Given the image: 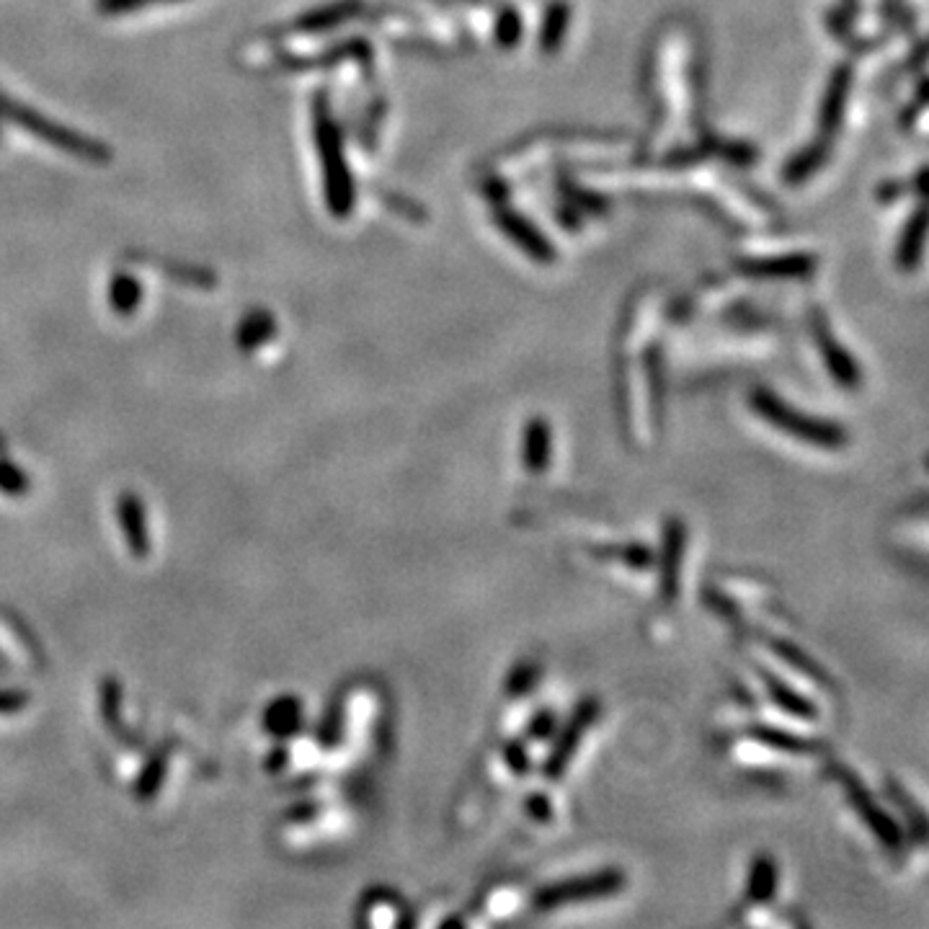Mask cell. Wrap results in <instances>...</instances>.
Wrapping results in <instances>:
<instances>
[{"label": "cell", "mask_w": 929, "mask_h": 929, "mask_svg": "<svg viewBox=\"0 0 929 929\" xmlns=\"http://www.w3.org/2000/svg\"><path fill=\"white\" fill-rule=\"evenodd\" d=\"M117 519H119V527H122V533H124V540H127L130 553L139 558V561H143V558H148L150 555L148 516H145L143 501H139L132 491L119 496Z\"/></svg>", "instance_id": "30bf717a"}, {"label": "cell", "mask_w": 929, "mask_h": 929, "mask_svg": "<svg viewBox=\"0 0 929 929\" xmlns=\"http://www.w3.org/2000/svg\"><path fill=\"white\" fill-rule=\"evenodd\" d=\"M29 705V695L19 689H0V716H16Z\"/></svg>", "instance_id": "1f68e13d"}, {"label": "cell", "mask_w": 929, "mask_h": 929, "mask_svg": "<svg viewBox=\"0 0 929 929\" xmlns=\"http://www.w3.org/2000/svg\"><path fill=\"white\" fill-rule=\"evenodd\" d=\"M849 88H852V70L836 68L834 75H831L829 90L827 96H823V107H821V135L827 139L840 130L844 107H847V99H849Z\"/></svg>", "instance_id": "8fae6325"}, {"label": "cell", "mask_w": 929, "mask_h": 929, "mask_svg": "<svg viewBox=\"0 0 929 929\" xmlns=\"http://www.w3.org/2000/svg\"><path fill=\"white\" fill-rule=\"evenodd\" d=\"M814 337H816V344H819V352L823 356V362H827L831 377H834V380L840 382L842 388L860 386V380H863L860 367H857V362L852 359L847 349H844L840 341L831 337L829 323H823L821 318H816Z\"/></svg>", "instance_id": "9c48e42d"}, {"label": "cell", "mask_w": 929, "mask_h": 929, "mask_svg": "<svg viewBox=\"0 0 929 929\" xmlns=\"http://www.w3.org/2000/svg\"><path fill=\"white\" fill-rule=\"evenodd\" d=\"M139 300H143V288L135 277L130 274H117L111 279L109 288V303L114 307L117 316H132L137 310Z\"/></svg>", "instance_id": "cb8c5ba5"}, {"label": "cell", "mask_w": 929, "mask_h": 929, "mask_svg": "<svg viewBox=\"0 0 929 929\" xmlns=\"http://www.w3.org/2000/svg\"><path fill=\"white\" fill-rule=\"evenodd\" d=\"M885 795H889V798L901 808V814H904L906 819H909L912 834L917 836L919 842H925V836H927V819H925V811H921V808H919V803L914 800L912 795L906 793L904 787H901V782L893 780V778L885 780Z\"/></svg>", "instance_id": "603a6c76"}, {"label": "cell", "mask_w": 929, "mask_h": 929, "mask_svg": "<svg viewBox=\"0 0 929 929\" xmlns=\"http://www.w3.org/2000/svg\"><path fill=\"white\" fill-rule=\"evenodd\" d=\"M303 725V702L297 697H279L264 712V731L271 733L274 738L295 736Z\"/></svg>", "instance_id": "5bb4252c"}, {"label": "cell", "mask_w": 929, "mask_h": 929, "mask_svg": "<svg viewBox=\"0 0 929 929\" xmlns=\"http://www.w3.org/2000/svg\"><path fill=\"white\" fill-rule=\"evenodd\" d=\"M625 876L623 870H597L586 872V876H574L558 880V883L542 885L540 891L533 896V909L535 912H555L561 906L576 904V901H594V899H607L614 893L623 891Z\"/></svg>", "instance_id": "277c9868"}, {"label": "cell", "mask_w": 929, "mask_h": 929, "mask_svg": "<svg viewBox=\"0 0 929 929\" xmlns=\"http://www.w3.org/2000/svg\"><path fill=\"white\" fill-rule=\"evenodd\" d=\"M599 702L597 700H584L578 708L574 710V716L569 718V723L563 725L561 733H558L553 751H550L548 761H545V774L548 778H561L565 772V767L571 765V759H574V754L578 746H582V738L586 736V731L591 729V723L597 721L599 716Z\"/></svg>", "instance_id": "8992f818"}, {"label": "cell", "mask_w": 929, "mask_h": 929, "mask_svg": "<svg viewBox=\"0 0 929 929\" xmlns=\"http://www.w3.org/2000/svg\"><path fill=\"white\" fill-rule=\"evenodd\" d=\"M148 3H179V0H148Z\"/></svg>", "instance_id": "8d00e7d4"}, {"label": "cell", "mask_w": 929, "mask_h": 929, "mask_svg": "<svg viewBox=\"0 0 929 929\" xmlns=\"http://www.w3.org/2000/svg\"><path fill=\"white\" fill-rule=\"evenodd\" d=\"M761 682H765L767 693L778 705L780 710H785L787 716L800 718V721H814V718H819V708L808 700L806 695H800L798 689H793L791 684H785L780 680V676H774L772 672H767V669H759Z\"/></svg>", "instance_id": "7c38bea8"}, {"label": "cell", "mask_w": 929, "mask_h": 929, "mask_svg": "<svg viewBox=\"0 0 929 929\" xmlns=\"http://www.w3.org/2000/svg\"><path fill=\"white\" fill-rule=\"evenodd\" d=\"M119 684L114 680H107L101 687V712L103 718H107L109 725H117V716H119Z\"/></svg>", "instance_id": "f546056e"}, {"label": "cell", "mask_w": 929, "mask_h": 929, "mask_svg": "<svg viewBox=\"0 0 929 929\" xmlns=\"http://www.w3.org/2000/svg\"><path fill=\"white\" fill-rule=\"evenodd\" d=\"M496 222H499L501 233H504L509 241H514L529 258H535V261H542V264L555 261V248L550 246L548 237H545L527 218H522L519 212H512V209H496Z\"/></svg>", "instance_id": "ba28073f"}, {"label": "cell", "mask_w": 929, "mask_h": 929, "mask_svg": "<svg viewBox=\"0 0 929 929\" xmlns=\"http://www.w3.org/2000/svg\"><path fill=\"white\" fill-rule=\"evenodd\" d=\"M569 29V9L565 5H555V9H550L548 19H545L542 26V50L545 52H555L558 47H561L563 34Z\"/></svg>", "instance_id": "484cf974"}, {"label": "cell", "mask_w": 929, "mask_h": 929, "mask_svg": "<svg viewBox=\"0 0 929 929\" xmlns=\"http://www.w3.org/2000/svg\"><path fill=\"white\" fill-rule=\"evenodd\" d=\"M359 11H362V0H341V3H331V5H323V9H316L313 13H305V16L300 19L297 29L303 32L333 29V26L354 19Z\"/></svg>", "instance_id": "e0dca14e"}, {"label": "cell", "mask_w": 929, "mask_h": 929, "mask_svg": "<svg viewBox=\"0 0 929 929\" xmlns=\"http://www.w3.org/2000/svg\"><path fill=\"white\" fill-rule=\"evenodd\" d=\"M274 337V318L264 310H254L243 318L241 328H237V346L243 352H254L261 344Z\"/></svg>", "instance_id": "44dd1931"}, {"label": "cell", "mask_w": 929, "mask_h": 929, "mask_svg": "<svg viewBox=\"0 0 929 929\" xmlns=\"http://www.w3.org/2000/svg\"><path fill=\"white\" fill-rule=\"evenodd\" d=\"M684 548H687V527L680 519H669L663 527V548H661V594L663 602L672 604L680 594Z\"/></svg>", "instance_id": "52a82bcc"}, {"label": "cell", "mask_w": 929, "mask_h": 929, "mask_svg": "<svg viewBox=\"0 0 929 929\" xmlns=\"http://www.w3.org/2000/svg\"><path fill=\"white\" fill-rule=\"evenodd\" d=\"M834 774H836V780H840L844 795H847L849 806L855 808V814L860 816L865 827L872 831V836H876V840L883 844V847L901 849V844H904L901 827L889 811H883V808L878 806V800L872 798L868 787L863 785V780L844 765L834 767Z\"/></svg>", "instance_id": "5b68a950"}, {"label": "cell", "mask_w": 929, "mask_h": 929, "mask_svg": "<svg viewBox=\"0 0 929 929\" xmlns=\"http://www.w3.org/2000/svg\"><path fill=\"white\" fill-rule=\"evenodd\" d=\"M316 143L320 169H323V188H326V205L333 218H349L354 209V179L346 169L344 145L337 122H333L331 109H328L326 96H316Z\"/></svg>", "instance_id": "6da1fadb"}, {"label": "cell", "mask_w": 929, "mask_h": 929, "mask_svg": "<svg viewBox=\"0 0 929 929\" xmlns=\"http://www.w3.org/2000/svg\"><path fill=\"white\" fill-rule=\"evenodd\" d=\"M778 863L772 860L770 855H759L754 857L751 868H749V901L754 904H767V901L774 899V893H778Z\"/></svg>", "instance_id": "ac0fdd59"}, {"label": "cell", "mask_w": 929, "mask_h": 929, "mask_svg": "<svg viewBox=\"0 0 929 929\" xmlns=\"http://www.w3.org/2000/svg\"><path fill=\"white\" fill-rule=\"evenodd\" d=\"M529 814L537 816V819H548L550 816L548 798H542V795H533V798H529Z\"/></svg>", "instance_id": "d590c367"}, {"label": "cell", "mask_w": 929, "mask_h": 929, "mask_svg": "<svg viewBox=\"0 0 929 929\" xmlns=\"http://www.w3.org/2000/svg\"><path fill=\"white\" fill-rule=\"evenodd\" d=\"M751 408L757 411L759 418H765L767 424L780 429L782 435L798 439V442L821 447V450H840L847 444V431L842 429L836 421H827V418H816L803 414V411L793 408L791 403H785L778 398L772 390H754L751 393Z\"/></svg>", "instance_id": "7a4b0ae2"}, {"label": "cell", "mask_w": 929, "mask_h": 929, "mask_svg": "<svg viewBox=\"0 0 929 929\" xmlns=\"http://www.w3.org/2000/svg\"><path fill=\"white\" fill-rule=\"evenodd\" d=\"M767 646L772 648L774 656H780L782 661L787 663V667H793L795 672L808 676V680H814L819 687H829V674L823 672V669L816 663L811 656H808L803 648L795 646L791 640H782V638H765Z\"/></svg>", "instance_id": "2e32d148"}, {"label": "cell", "mask_w": 929, "mask_h": 929, "mask_svg": "<svg viewBox=\"0 0 929 929\" xmlns=\"http://www.w3.org/2000/svg\"><path fill=\"white\" fill-rule=\"evenodd\" d=\"M145 5H150L148 0H96V9H99V13H107V16H122V13L139 11Z\"/></svg>", "instance_id": "4dcf8cb0"}, {"label": "cell", "mask_w": 929, "mask_h": 929, "mask_svg": "<svg viewBox=\"0 0 929 929\" xmlns=\"http://www.w3.org/2000/svg\"><path fill=\"white\" fill-rule=\"evenodd\" d=\"M597 553L612 558V561L631 565V569H648V565L653 563L651 550H648L646 545H620V548H602L597 550Z\"/></svg>", "instance_id": "83f0119b"}, {"label": "cell", "mask_w": 929, "mask_h": 929, "mask_svg": "<svg viewBox=\"0 0 929 929\" xmlns=\"http://www.w3.org/2000/svg\"><path fill=\"white\" fill-rule=\"evenodd\" d=\"M811 256H782V258H759V261H744L742 271L751 277H806L811 274Z\"/></svg>", "instance_id": "9a60e30c"}, {"label": "cell", "mask_w": 929, "mask_h": 929, "mask_svg": "<svg viewBox=\"0 0 929 929\" xmlns=\"http://www.w3.org/2000/svg\"><path fill=\"white\" fill-rule=\"evenodd\" d=\"M847 3H849V5H855V3H857V0H847Z\"/></svg>", "instance_id": "74e56055"}, {"label": "cell", "mask_w": 929, "mask_h": 929, "mask_svg": "<svg viewBox=\"0 0 929 929\" xmlns=\"http://www.w3.org/2000/svg\"><path fill=\"white\" fill-rule=\"evenodd\" d=\"M921 243H925V207L914 212V218L906 222L904 235L899 241V264L904 271H912L921 258Z\"/></svg>", "instance_id": "ffe728a7"}, {"label": "cell", "mask_w": 929, "mask_h": 929, "mask_svg": "<svg viewBox=\"0 0 929 929\" xmlns=\"http://www.w3.org/2000/svg\"><path fill=\"white\" fill-rule=\"evenodd\" d=\"M537 674H540V669H537L535 663H519V667L512 672V676H509V693L512 695L527 693V689L535 684Z\"/></svg>", "instance_id": "f1b7e54d"}, {"label": "cell", "mask_w": 929, "mask_h": 929, "mask_svg": "<svg viewBox=\"0 0 929 929\" xmlns=\"http://www.w3.org/2000/svg\"><path fill=\"white\" fill-rule=\"evenodd\" d=\"M751 736L754 742H759L761 746H770V749L787 754H814L821 749L819 742H814V738H803L798 733L770 729V725H757V729H751Z\"/></svg>", "instance_id": "d6986e66"}, {"label": "cell", "mask_w": 929, "mask_h": 929, "mask_svg": "<svg viewBox=\"0 0 929 929\" xmlns=\"http://www.w3.org/2000/svg\"><path fill=\"white\" fill-rule=\"evenodd\" d=\"M506 761H509V767H512V770L516 774H524V772L529 770L527 751H524V746L516 744V742H512V744L506 746Z\"/></svg>", "instance_id": "836d02e7"}, {"label": "cell", "mask_w": 929, "mask_h": 929, "mask_svg": "<svg viewBox=\"0 0 929 929\" xmlns=\"http://www.w3.org/2000/svg\"><path fill=\"white\" fill-rule=\"evenodd\" d=\"M0 117H5L9 122L16 124V127L26 130L29 135L45 139V143H50L52 148L65 150L75 158H86L90 163H107L111 158L109 148L103 143H99V139H90L86 135H81V132L62 127V124L52 122V119L39 114V111L9 99L5 94H0Z\"/></svg>", "instance_id": "3957f363"}, {"label": "cell", "mask_w": 929, "mask_h": 929, "mask_svg": "<svg viewBox=\"0 0 929 929\" xmlns=\"http://www.w3.org/2000/svg\"><path fill=\"white\" fill-rule=\"evenodd\" d=\"M829 158V139L821 137L819 143H814L811 148L800 150L798 156H795L791 163H787L785 169V179L791 181V184H800V181L811 179L816 171L821 169L823 160Z\"/></svg>", "instance_id": "7402d4cb"}, {"label": "cell", "mask_w": 929, "mask_h": 929, "mask_svg": "<svg viewBox=\"0 0 929 929\" xmlns=\"http://www.w3.org/2000/svg\"><path fill=\"white\" fill-rule=\"evenodd\" d=\"M550 450H553V431L545 418H529L524 429V467L529 473H542L550 465Z\"/></svg>", "instance_id": "4fadbf2b"}, {"label": "cell", "mask_w": 929, "mask_h": 929, "mask_svg": "<svg viewBox=\"0 0 929 929\" xmlns=\"http://www.w3.org/2000/svg\"><path fill=\"white\" fill-rule=\"evenodd\" d=\"M553 729H555V718H553V712H540V716L535 718L533 721V725H529V733H533L535 738H545V736H550V733H553Z\"/></svg>", "instance_id": "e575fe53"}, {"label": "cell", "mask_w": 929, "mask_h": 929, "mask_svg": "<svg viewBox=\"0 0 929 929\" xmlns=\"http://www.w3.org/2000/svg\"><path fill=\"white\" fill-rule=\"evenodd\" d=\"M166 778V757L163 754H152L148 765H145V770L139 772V778L135 782V795L139 800H150L156 798L160 785H163Z\"/></svg>", "instance_id": "d4e9b609"}, {"label": "cell", "mask_w": 929, "mask_h": 929, "mask_svg": "<svg viewBox=\"0 0 929 929\" xmlns=\"http://www.w3.org/2000/svg\"><path fill=\"white\" fill-rule=\"evenodd\" d=\"M32 480L26 475L24 467L9 463V460H0V491L11 499H21V496L29 493Z\"/></svg>", "instance_id": "4316f807"}, {"label": "cell", "mask_w": 929, "mask_h": 929, "mask_svg": "<svg viewBox=\"0 0 929 929\" xmlns=\"http://www.w3.org/2000/svg\"><path fill=\"white\" fill-rule=\"evenodd\" d=\"M499 39L504 47H512L514 41L519 39V16H514V13H506V16L501 19Z\"/></svg>", "instance_id": "d6a6232c"}]
</instances>
